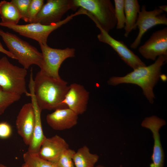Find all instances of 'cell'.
Instances as JSON below:
<instances>
[{
	"mask_svg": "<svg viewBox=\"0 0 167 167\" xmlns=\"http://www.w3.org/2000/svg\"><path fill=\"white\" fill-rule=\"evenodd\" d=\"M69 148L66 140L56 135L45 138L37 155L42 159L54 163L62 152Z\"/></svg>",
	"mask_w": 167,
	"mask_h": 167,
	"instance_id": "2e32d148",
	"label": "cell"
},
{
	"mask_svg": "<svg viewBox=\"0 0 167 167\" xmlns=\"http://www.w3.org/2000/svg\"><path fill=\"white\" fill-rule=\"evenodd\" d=\"M140 7L137 0H124L126 21L124 36L126 37H128L132 30L136 29L135 25L140 11Z\"/></svg>",
	"mask_w": 167,
	"mask_h": 167,
	"instance_id": "ac0fdd59",
	"label": "cell"
},
{
	"mask_svg": "<svg viewBox=\"0 0 167 167\" xmlns=\"http://www.w3.org/2000/svg\"><path fill=\"white\" fill-rule=\"evenodd\" d=\"M89 96L83 86L74 83L69 86L62 103L78 115L86 111Z\"/></svg>",
	"mask_w": 167,
	"mask_h": 167,
	"instance_id": "4fadbf2b",
	"label": "cell"
},
{
	"mask_svg": "<svg viewBox=\"0 0 167 167\" xmlns=\"http://www.w3.org/2000/svg\"><path fill=\"white\" fill-rule=\"evenodd\" d=\"M27 73L26 69L13 65L6 56L0 58V87L4 91L30 96L26 86Z\"/></svg>",
	"mask_w": 167,
	"mask_h": 167,
	"instance_id": "277c9868",
	"label": "cell"
},
{
	"mask_svg": "<svg viewBox=\"0 0 167 167\" xmlns=\"http://www.w3.org/2000/svg\"><path fill=\"white\" fill-rule=\"evenodd\" d=\"M21 96L4 91L0 87V115L11 105L19 101Z\"/></svg>",
	"mask_w": 167,
	"mask_h": 167,
	"instance_id": "7402d4cb",
	"label": "cell"
},
{
	"mask_svg": "<svg viewBox=\"0 0 167 167\" xmlns=\"http://www.w3.org/2000/svg\"><path fill=\"white\" fill-rule=\"evenodd\" d=\"M75 152L69 148L66 149L54 163L58 167H75L73 157Z\"/></svg>",
	"mask_w": 167,
	"mask_h": 167,
	"instance_id": "cb8c5ba5",
	"label": "cell"
},
{
	"mask_svg": "<svg viewBox=\"0 0 167 167\" xmlns=\"http://www.w3.org/2000/svg\"><path fill=\"white\" fill-rule=\"evenodd\" d=\"M91 19L100 30V32L97 36L99 41L110 46L126 64L133 70L146 66L139 58L129 49L123 41L113 38L101 28L95 19L92 18Z\"/></svg>",
	"mask_w": 167,
	"mask_h": 167,
	"instance_id": "30bf717a",
	"label": "cell"
},
{
	"mask_svg": "<svg viewBox=\"0 0 167 167\" xmlns=\"http://www.w3.org/2000/svg\"><path fill=\"white\" fill-rule=\"evenodd\" d=\"M77 8L73 0H47L43 5L33 23L49 25L61 20L68 10H75Z\"/></svg>",
	"mask_w": 167,
	"mask_h": 167,
	"instance_id": "ba28073f",
	"label": "cell"
},
{
	"mask_svg": "<svg viewBox=\"0 0 167 167\" xmlns=\"http://www.w3.org/2000/svg\"><path fill=\"white\" fill-rule=\"evenodd\" d=\"M24 163L28 167H58L55 164L27 151L23 154Z\"/></svg>",
	"mask_w": 167,
	"mask_h": 167,
	"instance_id": "44dd1931",
	"label": "cell"
},
{
	"mask_svg": "<svg viewBox=\"0 0 167 167\" xmlns=\"http://www.w3.org/2000/svg\"><path fill=\"white\" fill-rule=\"evenodd\" d=\"M0 167H8L2 164H0ZM21 167H28L27 165L24 163Z\"/></svg>",
	"mask_w": 167,
	"mask_h": 167,
	"instance_id": "f546056e",
	"label": "cell"
},
{
	"mask_svg": "<svg viewBox=\"0 0 167 167\" xmlns=\"http://www.w3.org/2000/svg\"><path fill=\"white\" fill-rule=\"evenodd\" d=\"M99 159L98 155L91 153L86 145L78 149L73 157L75 167H94Z\"/></svg>",
	"mask_w": 167,
	"mask_h": 167,
	"instance_id": "d6986e66",
	"label": "cell"
},
{
	"mask_svg": "<svg viewBox=\"0 0 167 167\" xmlns=\"http://www.w3.org/2000/svg\"><path fill=\"white\" fill-rule=\"evenodd\" d=\"M39 45L43 57L40 71L54 79H61L59 74L60 66L66 59L75 56V49L69 48L63 49L53 48L47 45Z\"/></svg>",
	"mask_w": 167,
	"mask_h": 167,
	"instance_id": "52a82bcc",
	"label": "cell"
},
{
	"mask_svg": "<svg viewBox=\"0 0 167 167\" xmlns=\"http://www.w3.org/2000/svg\"><path fill=\"white\" fill-rule=\"evenodd\" d=\"M31 0H12L11 2L18 10L22 19L28 22V11Z\"/></svg>",
	"mask_w": 167,
	"mask_h": 167,
	"instance_id": "484cf974",
	"label": "cell"
},
{
	"mask_svg": "<svg viewBox=\"0 0 167 167\" xmlns=\"http://www.w3.org/2000/svg\"><path fill=\"white\" fill-rule=\"evenodd\" d=\"M138 51L145 58L153 60L157 56L167 55V28L153 32Z\"/></svg>",
	"mask_w": 167,
	"mask_h": 167,
	"instance_id": "7c38bea8",
	"label": "cell"
},
{
	"mask_svg": "<svg viewBox=\"0 0 167 167\" xmlns=\"http://www.w3.org/2000/svg\"><path fill=\"white\" fill-rule=\"evenodd\" d=\"M78 119V115L68 108L57 109L46 117L48 124L57 131L73 127L77 124Z\"/></svg>",
	"mask_w": 167,
	"mask_h": 167,
	"instance_id": "e0dca14e",
	"label": "cell"
},
{
	"mask_svg": "<svg viewBox=\"0 0 167 167\" xmlns=\"http://www.w3.org/2000/svg\"><path fill=\"white\" fill-rule=\"evenodd\" d=\"M2 37L9 51L26 69L32 65L41 67L43 61L41 53L34 46L16 35L0 29Z\"/></svg>",
	"mask_w": 167,
	"mask_h": 167,
	"instance_id": "3957f363",
	"label": "cell"
},
{
	"mask_svg": "<svg viewBox=\"0 0 167 167\" xmlns=\"http://www.w3.org/2000/svg\"><path fill=\"white\" fill-rule=\"evenodd\" d=\"M43 0H31L28 11V22L33 23L44 4Z\"/></svg>",
	"mask_w": 167,
	"mask_h": 167,
	"instance_id": "d4e9b609",
	"label": "cell"
},
{
	"mask_svg": "<svg viewBox=\"0 0 167 167\" xmlns=\"http://www.w3.org/2000/svg\"><path fill=\"white\" fill-rule=\"evenodd\" d=\"M85 10L81 8L75 13L68 15L60 21L49 25H45L39 23H32L24 25L14 24L0 22V26L6 27L23 36L37 41L39 44L47 45V39L53 31L68 23L75 16L85 15Z\"/></svg>",
	"mask_w": 167,
	"mask_h": 167,
	"instance_id": "5b68a950",
	"label": "cell"
},
{
	"mask_svg": "<svg viewBox=\"0 0 167 167\" xmlns=\"http://www.w3.org/2000/svg\"><path fill=\"white\" fill-rule=\"evenodd\" d=\"M158 8L161 9L163 11H165L167 12V5H162L159 6L158 7Z\"/></svg>",
	"mask_w": 167,
	"mask_h": 167,
	"instance_id": "f1b7e54d",
	"label": "cell"
},
{
	"mask_svg": "<svg viewBox=\"0 0 167 167\" xmlns=\"http://www.w3.org/2000/svg\"><path fill=\"white\" fill-rule=\"evenodd\" d=\"M158 7L147 11L146 6L143 5L138 15L135 25L136 29H139L138 34L134 41L131 44L130 47L133 49L137 48L140 45L142 38L145 33L152 27L159 24L167 25L166 15Z\"/></svg>",
	"mask_w": 167,
	"mask_h": 167,
	"instance_id": "9c48e42d",
	"label": "cell"
},
{
	"mask_svg": "<svg viewBox=\"0 0 167 167\" xmlns=\"http://www.w3.org/2000/svg\"><path fill=\"white\" fill-rule=\"evenodd\" d=\"M69 88L67 83L62 79L57 80L40 71L34 79V89L37 104L42 110H55L67 107L62 104Z\"/></svg>",
	"mask_w": 167,
	"mask_h": 167,
	"instance_id": "6da1fadb",
	"label": "cell"
},
{
	"mask_svg": "<svg viewBox=\"0 0 167 167\" xmlns=\"http://www.w3.org/2000/svg\"><path fill=\"white\" fill-rule=\"evenodd\" d=\"M1 22L17 24L21 19L20 15L16 6L11 1H0Z\"/></svg>",
	"mask_w": 167,
	"mask_h": 167,
	"instance_id": "ffe728a7",
	"label": "cell"
},
{
	"mask_svg": "<svg viewBox=\"0 0 167 167\" xmlns=\"http://www.w3.org/2000/svg\"><path fill=\"white\" fill-rule=\"evenodd\" d=\"M0 52L5 54L8 57L12 59H16L15 57L9 51L6 50L0 41Z\"/></svg>",
	"mask_w": 167,
	"mask_h": 167,
	"instance_id": "83f0119b",
	"label": "cell"
},
{
	"mask_svg": "<svg viewBox=\"0 0 167 167\" xmlns=\"http://www.w3.org/2000/svg\"><path fill=\"white\" fill-rule=\"evenodd\" d=\"M166 124L165 120L155 116L145 118L141 123V126L150 130L153 135L154 143L151 167H164V154L160 141L159 130Z\"/></svg>",
	"mask_w": 167,
	"mask_h": 167,
	"instance_id": "8fae6325",
	"label": "cell"
},
{
	"mask_svg": "<svg viewBox=\"0 0 167 167\" xmlns=\"http://www.w3.org/2000/svg\"><path fill=\"white\" fill-rule=\"evenodd\" d=\"M94 167H105V166L102 165H98L97 166H95Z\"/></svg>",
	"mask_w": 167,
	"mask_h": 167,
	"instance_id": "4dcf8cb0",
	"label": "cell"
},
{
	"mask_svg": "<svg viewBox=\"0 0 167 167\" xmlns=\"http://www.w3.org/2000/svg\"><path fill=\"white\" fill-rule=\"evenodd\" d=\"M114 8L117 23L116 28L120 29L124 28L125 16L124 12V0H114Z\"/></svg>",
	"mask_w": 167,
	"mask_h": 167,
	"instance_id": "603a6c76",
	"label": "cell"
},
{
	"mask_svg": "<svg viewBox=\"0 0 167 167\" xmlns=\"http://www.w3.org/2000/svg\"><path fill=\"white\" fill-rule=\"evenodd\" d=\"M35 124L34 110L31 103L24 104L20 109L15 121L17 132L25 144L29 145L32 140Z\"/></svg>",
	"mask_w": 167,
	"mask_h": 167,
	"instance_id": "5bb4252c",
	"label": "cell"
},
{
	"mask_svg": "<svg viewBox=\"0 0 167 167\" xmlns=\"http://www.w3.org/2000/svg\"><path fill=\"white\" fill-rule=\"evenodd\" d=\"M167 60V55L159 56L151 65L139 67L123 77L113 76L108 83L113 86L122 83L136 84L142 88L144 95L152 104L155 98L153 88L158 81L162 66Z\"/></svg>",
	"mask_w": 167,
	"mask_h": 167,
	"instance_id": "7a4b0ae2",
	"label": "cell"
},
{
	"mask_svg": "<svg viewBox=\"0 0 167 167\" xmlns=\"http://www.w3.org/2000/svg\"><path fill=\"white\" fill-rule=\"evenodd\" d=\"M30 90V97L34 110L35 124L32 137L28 145V152L30 153L37 155L44 140L46 137L44 135L42 126L41 113L42 110L39 107L35 96L34 89V81L30 79L28 85Z\"/></svg>",
	"mask_w": 167,
	"mask_h": 167,
	"instance_id": "9a60e30c",
	"label": "cell"
},
{
	"mask_svg": "<svg viewBox=\"0 0 167 167\" xmlns=\"http://www.w3.org/2000/svg\"><path fill=\"white\" fill-rule=\"evenodd\" d=\"M75 6L90 14L106 32L113 29L117 21L115 8L110 0H73Z\"/></svg>",
	"mask_w": 167,
	"mask_h": 167,
	"instance_id": "8992f818",
	"label": "cell"
},
{
	"mask_svg": "<svg viewBox=\"0 0 167 167\" xmlns=\"http://www.w3.org/2000/svg\"><path fill=\"white\" fill-rule=\"evenodd\" d=\"M12 129L11 125L6 122H0V139H5L11 135Z\"/></svg>",
	"mask_w": 167,
	"mask_h": 167,
	"instance_id": "4316f807",
	"label": "cell"
}]
</instances>
